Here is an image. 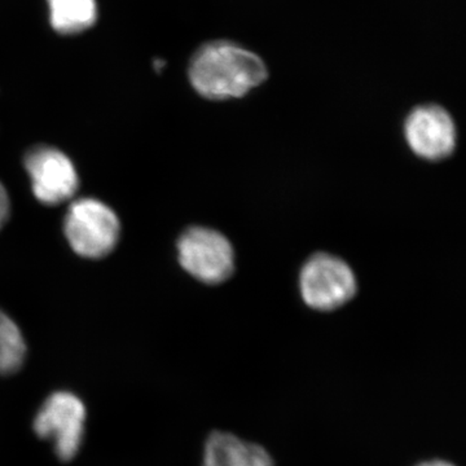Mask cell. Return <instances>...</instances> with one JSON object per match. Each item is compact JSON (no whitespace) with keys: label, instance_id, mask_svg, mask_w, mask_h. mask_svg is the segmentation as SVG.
<instances>
[{"label":"cell","instance_id":"1","mask_svg":"<svg viewBox=\"0 0 466 466\" xmlns=\"http://www.w3.org/2000/svg\"><path fill=\"white\" fill-rule=\"evenodd\" d=\"M189 82L208 100L238 99L258 87L268 76L265 61L238 43H205L191 58Z\"/></svg>","mask_w":466,"mask_h":466},{"label":"cell","instance_id":"2","mask_svg":"<svg viewBox=\"0 0 466 466\" xmlns=\"http://www.w3.org/2000/svg\"><path fill=\"white\" fill-rule=\"evenodd\" d=\"M64 235L75 253L100 259L116 249L121 223L112 208L94 198L75 200L64 218Z\"/></svg>","mask_w":466,"mask_h":466},{"label":"cell","instance_id":"3","mask_svg":"<svg viewBox=\"0 0 466 466\" xmlns=\"http://www.w3.org/2000/svg\"><path fill=\"white\" fill-rule=\"evenodd\" d=\"M299 288L309 309L334 311L355 296L357 279L345 260L319 253L300 269Z\"/></svg>","mask_w":466,"mask_h":466},{"label":"cell","instance_id":"4","mask_svg":"<svg viewBox=\"0 0 466 466\" xmlns=\"http://www.w3.org/2000/svg\"><path fill=\"white\" fill-rule=\"evenodd\" d=\"M177 259L184 271L205 284L223 283L235 269L231 242L222 233L205 227H191L180 236Z\"/></svg>","mask_w":466,"mask_h":466},{"label":"cell","instance_id":"5","mask_svg":"<svg viewBox=\"0 0 466 466\" xmlns=\"http://www.w3.org/2000/svg\"><path fill=\"white\" fill-rule=\"evenodd\" d=\"M85 425L84 401L67 391L50 395L34 419L36 435L54 443L55 452L61 461H70L81 450Z\"/></svg>","mask_w":466,"mask_h":466},{"label":"cell","instance_id":"6","mask_svg":"<svg viewBox=\"0 0 466 466\" xmlns=\"http://www.w3.org/2000/svg\"><path fill=\"white\" fill-rule=\"evenodd\" d=\"M24 167L36 200L56 207L72 200L79 188L75 164L63 150L50 146H36L27 150Z\"/></svg>","mask_w":466,"mask_h":466},{"label":"cell","instance_id":"7","mask_svg":"<svg viewBox=\"0 0 466 466\" xmlns=\"http://www.w3.org/2000/svg\"><path fill=\"white\" fill-rule=\"evenodd\" d=\"M404 133L410 149L422 158H444L455 148V124L449 113L438 106H422L412 110Z\"/></svg>","mask_w":466,"mask_h":466},{"label":"cell","instance_id":"8","mask_svg":"<svg viewBox=\"0 0 466 466\" xmlns=\"http://www.w3.org/2000/svg\"><path fill=\"white\" fill-rule=\"evenodd\" d=\"M200 466H275L268 451L228 431L208 434Z\"/></svg>","mask_w":466,"mask_h":466},{"label":"cell","instance_id":"9","mask_svg":"<svg viewBox=\"0 0 466 466\" xmlns=\"http://www.w3.org/2000/svg\"><path fill=\"white\" fill-rule=\"evenodd\" d=\"M52 29L63 35H76L96 23V0H47Z\"/></svg>","mask_w":466,"mask_h":466},{"label":"cell","instance_id":"10","mask_svg":"<svg viewBox=\"0 0 466 466\" xmlns=\"http://www.w3.org/2000/svg\"><path fill=\"white\" fill-rule=\"evenodd\" d=\"M26 341L20 327L0 309V375L18 372L25 363Z\"/></svg>","mask_w":466,"mask_h":466},{"label":"cell","instance_id":"11","mask_svg":"<svg viewBox=\"0 0 466 466\" xmlns=\"http://www.w3.org/2000/svg\"><path fill=\"white\" fill-rule=\"evenodd\" d=\"M11 216V198L5 187L0 182V229L8 222Z\"/></svg>","mask_w":466,"mask_h":466},{"label":"cell","instance_id":"12","mask_svg":"<svg viewBox=\"0 0 466 466\" xmlns=\"http://www.w3.org/2000/svg\"><path fill=\"white\" fill-rule=\"evenodd\" d=\"M419 466H453L449 464V462L446 461H429L424 462V464H420Z\"/></svg>","mask_w":466,"mask_h":466}]
</instances>
